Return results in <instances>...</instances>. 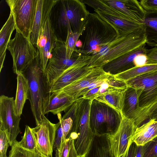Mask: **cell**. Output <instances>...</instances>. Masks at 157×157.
I'll list each match as a JSON object with an SVG mask.
<instances>
[{
  "label": "cell",
  "instance_id": "obj_1",
  "mask_svg": "<svg viewBox=\"0 0 157 157\" xmlns=\"http://www.w3.org/2000/svg\"><path fill=\"white\" fill-rule=\"evenodd\" d=\"M119 37L117 29L96 13H90L76 46L82 55L92 56Z\"/></svg>",
  "mask_w": 157,
  "mask_h": 157
},
{
  "label": "cell",
  "instance_id": "obj_2",
  "mask_svg": "<svg viewBox=\"0 0 157 157\" xmlns=\"http://www.w3.org/2000/svg\"><path fill=\"white\" fill-rule=\"evenodd\" d=\"M145 27L119 36L91 56L87 66L102 67L108 62L146 44Z\"/></svg>",
  "mask_w": 157,
  "mask_h": 157
},
{
  "label": "cell",
  "instance_id": "obj_3",
  "mask_svg": "<svg viewBox=\"0 0 157 157\" xmlns=\"http://www.w3.org/2000/svg\"><path fill=\"white\" fill-rule=\"evenodd\" d=\"M22 74L27 82L29 100L36 124H37L42 119L44 99L50 94L45 75L41 68L38 54Z\"/></svg>",
  "mask_w": 157,
  "mask_h": 157
},
{
  "label": "cell",
  "instance_id": "obj_4",
  "mask_svg": "<svg viewBox=\"0 0 157 157\" xmlns=\"http://www.w3.org/2000/svg\"><path fill=\"white\" fill-rule=\"evenodd\" d=\"M57 23L59 30L65 42L67 34V25L70 24L74 33L81 35L90 13L82 0H58Z\"/></svg>",
  "mask_w": 157,
  "mask_h": 157
},
{
  "label": "cell",
  "instance_id": "obj_5",
  "mask_svg": "<svg viewBox=\"0 0 157 157\" xmlns=\"http://www.w3.org/2000/svg\"><path fill=\"white\" fill-rule=\"evenodd\" d=\"M123 116L120 112L96 99L92 101L90 124L94 135H112L118 129Z\"/></svg>",
  "mask_w": 157,
  "mask_h": 157
},
{
  "label": "cell",
  "instance_id": "obj_6",
  "mask_svg": "<svg viewBox=\"0 0 157 157\" xmlns=\"http://www.w3.org/2000/svg\"><path fill=\"white\" fill-rule=\"evenodd\" d=\"M91 56L83 55L78 50L67 58L65 42L58 39L45 71V76L49 90L54 81L67 69L74 64L89 61Z\"/></svg>",
  "mask_w": 157,
  "mask_h": 157
},
{
  "label": "cell",
  "instance_id": "obj_7",
  "mask_svg": "<svg viewBox=\"0 0 157 157\" xmlns=\"http://www.w3.org/2000/svg\"><path fill=\"white\" fill-rule=\"evenodd\" d=\"M81 98L70 134L73 132L77 135V139L74 140L75 149L79 157H85L94 135L90 124V112L92 101Z\"/></svg>",
  "mask_w": 157,
  "mask_h": 157
},
{
  "label": "cell",
  "instance_id": "obj_8",
  "mask_svg": "<svg viewBox=\"0 0 157 157\" xmlns=\"http://www.w3.org/2000/svg\"><path fill=\"white\" fill-rule=\"evenodd\" d=\"M7 49L12 56L13 72L17 75L21 74L38 54L31 40L17 31L10 41Z\"/></svg>",
  "mask_w": 157,
  "mask_h": 157
},
{
  "label": "cell",
  "instance_id": "obj_9",
  "mask_svg": "<svg viewBox=\"0 0 157 157\" xmlns=\"http://www.w3.org/2000/svg\"><path fill=\"white\" fill-rule=\"evenodd\" d=\"M15 24L16 31L31 40L37 0H6Z\"/></svg>",
  "mask_w": 157,
  "mask_h": 157
},
{
  "label": "cell",
  "instance_id": "obj_10",
  "mask_svg": "<svg viewBox=\"0 0 157 157\" xmlns=\"http://www.w3.org/2000/svg\"><path fill=\"white\" fill-rule=\"evenodd\" d=\"M13 97L4 95L0 97V130L5 132L11 146L20 132L21 118L16 112Z\"/></svg>",
  "mask_w": 157,
  "mask_h": 157
},
{
  "label": "cell",
  "instance_id": "obj_11",
  "mask_svg": "<svg viewBox=\"0 0 157 157\" xmlns=\"http://www.w3.org/2000/svg\"><path fill=\"white\" fill-rule=\"evenodd\" d=\"M136 128L132 120L123 116L116 132L106 135L115 157H121L127 151L132 142V139Z\"/></svg>",
  "mask_w": 157,
  "mask_h": 157
},
{
  "label": "cell",
  "instance_id": "obj_12",
  "mask_svg": "<svg viewBox=\"0 0 157 157\" xmlns=\"http://www.w3.org/2000/svg\"><path fill=\"white\" fill-rule=\"evenodd\" d=\"M38 151L47 157H52L56 124L42 115L40 122L31 128Z\"/></svg>",
  "mask_w": 157,
  "mask_h": 157
},
{
  "label": "cell",
  "instance_id": "obj_13",
  "mask_svg": "<svg viewBox=\"0 0 157 157\" xmlns=\"http://www.w3.org/2000/svg\"><path fill=\"white\" fill-rule=\"evenodd\" d=\"M58 39L49 16L41 29L36 46L41 68L44 75L50 56Z\"/></svg>",
  "mask_w": 157,
  "mask_h": 157
},
{
  "label": "cell",
  "instance_id": "obj_14",
  "mask_svg": "<svg viewBox=\"0 0 157 157\" xmlns=\"http://www.w3.org/2000/svg\"><path fill=\"white\" fill-rule=\"evenodd\" d=\"M113 8L123 14L128 20L144 24L146 11L137 0H103Z\"/></svg>",
  "mask_w": 157,
  "mask_h": 157
},
{
  "label": "cell",
  "instance_id": "obj_15",
  "mask_svg": "<svg viewBox=\"0 0 157 157\" xmlns=\"http://www.w3.org/2000/svg\"><path fill=\"white\" fill-rule=\"evenodd\" d=\"M89 61L76 63L68 68L54 81L49 93L62 89L90 72L94 67L87 66Z\"/></svg>",
  "mask_w": 157,
  "mask_h": 157
},
{
  "label": "cell",
  "instance_id": "obj_16",
  "mask_svg": "<svg viewBox=\"0 0 157 157\" xmlns=\"http://www.w3.org/2000/svg\"><path fill=\"white\" fill-rule=\"evenodd\" d=\"M145 46V44L108 62L101 68L105 73L114 75L136 67L135 62L136 57L141 54H146Z\"/></svg>",
  "mask_w": 157,
  "mask_h": 157
},
{
  "label": "cell",
  "instance_id": "obj_17",
  "mask_svg": "<svg viewBox=\"0 0 157 157\" xmlns=\"http://www.w3.org/2000/svg\"><path fill=\"white\" fill-rule=\"evenodd\" d=\"M75 100L71 96L61 90L48 94L44 99L43 105V113L44 115L49 113L58 115L63 111L69 109Z\"/></svg>",
  "mask_w": 157,
  "mask_h": 157
},
{
  "label": "cell",
  "instance_id": "obj_18",
  "mask_svg": "<svg viewBox=\"0 0 157 157\" xmlns=\"http://www.w3.org/2000/svg\"><path fill=\"white\" fill-rule=\"evenodd\" d=\"M58 1L56 0H37L36 13L30 36L31 42L36 47L41 29Z\"/></svg>",
  "mask_w": 157,
  "mask_h": 157
},
{
  "label": "cell",
  "instance_id": "obj_19",
  "mask_svg": "<svg viewBox=\"0 0 157 157\" xmlns=\"http://www.w3.org/2000/svg\"><path fill=\"white\" fill-rule=\"evenodd\" d=\"M105 73L101 67H94L85 76L59 90L72 97L75 100L77 99V96L82 90Z\"/></svg>",
  "mask_w": 157,
  "mask_h": 157
},
{
  "label": "cell",
  "instance_id": "obj_20",
  "mask_svg": "<svg viewBox=\"0 0 157 157\" xmlns=\"http://www.w3.org/2000/svg\"><path fill=\"white\" fill-rule=\"evenodd\" d=\"M108 84L109 86L105 91L98 95L95 99L107 105L122 114L125 93L127 88L115 87Z\"/></svg>",
  "mask_w": 157,
  "mask_h": 157
},
{
  "label": "cell",
  "instance_id": "obj_21",
  "mask_svg": "<svg viewBox=\"0 0 157 157\" xmlns=\"http://www.w3.org/2000/svg\"><path fill=\"white\" fill-rule=\"evenodd\" d=\"M94 11L101 18L111 23L117 29L119 33V36L144 27V24L135 22L124 18L109 15L98 9Z\"/></svg>",
  "mask_w": 157,
  "mask_h": 157
},
{
  "label": "cell",
  "instance_id": "obj_22",
  "mask_svg": "<svg viewBox=\"0 0 157 157\" xmlns=\"http://www.w3.org/2000/svg\"><path fill=\"white\" fill-rule=\"evenodd\" d=\"M143 90L128 86L125 93L122 114L132 120L139 109V98Z\"/></svg>",
  "mask_w": 157,
  "mask_h": 157
},
{
  "label": "cell",
  "instance_id": "obj_23",
  "mask_svg": "<svg viewBox=\"0 0 157 157\" xmlns=\"http://www.w3.org/2000/svg\"><path fill=\"white\" fill-rule=\"evenodd\" d=\"M157 136V121L149 120L136 128L132 141L138 146H143Z\"/></svg>",
  "mask_w": 157,
  "mask_h": 157
},
{
  "label": "cell",
  "instance_id": "obj_24",
  "mask_svg": "<svg viewBox=\"0 0 157 157\" xmlns=\"http://www.w3.org/2000/svg\"><path fill=\"white\" fill-rule=\"evenodd\" d=\"M85 157H115L106 135H94Z\"/></svg>",
  "mask_w": 157,
  "mask_h": 157
},
{
  "label": "cell",
  "instance_id": "obj_25",
  "mask_svg": "<svg viewBox=\"0 0 157 157\" xmlns=\"http://www.w3.org/2000/svg\"><path fill=\"white\" fill-rule=\"evenodd\" d=\"M16 29L15 24L11 12L7 21L0 31V70L3 67L6 55V51L13 31Z\"/></svg>",
  "mask_w": 157,
  "mask_h": 157
},
{
  "label": "cell",
  "instance_id": "obj_26",
  "mask_svg": "<svg viewBox=\"0 0 157 157\" xmlns=\"http://www.w3.org/2000/svg\"><path fill=\"white\" fill-rule=\"evenodd\" d=\"M17 88L14 106L17 115L20 117L24 104L29 100V91L27 80L23 74L17 75Z\"/></svg>",
  "mask_w": 157,
  "mask_h": 157
},
{
  "label": "cell",
  "instance_id": "obj_27",
  "mask_svg": "<svg viewBox=\"0 0 157 157\" xmlns=\"http://www.w3.org/2000/svg\"><path fill=\"white\" fill-rule=\"evenodd\" d=\"M125 82L128 86L141 89L143 92L147 91L157 85V70Z\"/></svg>",
  "mask_w": 157,
  "mask_h": 157
},
{
  "label": "cell",
  "instance_id": "obj_28",
  "mask_svg": "<svg viewBox=\"0 0 157 157\" xmlns=\"http://www.w3.org/2000/svg\"><path fill=\"white\" fill-rule=\"evenodd\" d=\"M146 44L151 47L157 46V12L146 11L144 22Z\"/></svg>",
  "mask_w": 157,
  "mask_h": 157
},
{
  "label": "cell",
  "instance_id": "obj_29",
  "mask_svg": "<svg viewBox=\"0 0 157 157\" xmlns=\"http://www.w3.org/2000/svg\"><path fill=\"white\" fill-rule=\"evenodd\" d=\"M157 70V64L145 65L135 67L125 71L113 75L124 81L128 80L146 73Z\"/></svg>",
  "mask_w": 157,
  "mask_h": 157
},
{
  "label": "cell",
  "instance_id": "obj_30",
  "mask_svg": "<svg viewBox=\"0 0 157 157\" xmlns=\"http://www.w3.org/2000/svg\"><path fill=\"white\" fill-rule=\"evenodd\" d=\"M148 119L157 121V101L149 107L139 110L132 120L137 128Z\"/></svg>",
  "mask_w": 157,
  "mask_h": 157
},
{
  "label": "cell",
  "instance_id": "obj_31",
  "mask_svg": "<svg viewBox=\"0 0 157 157\" xmlns=\"http://www.w3.org/2000/svg\"><path fill=\"white\" fill-rule=\"evenodd\" d=\"M156 101L157 85L150 89L142 92L139 98V109L138 111L149 107Z\"/></svg>",
  "mask_w": 157,
  "mask_h": 157
},
{
  "label": "cell",
  "instance_id": "obj_32",
  "mask_svg": "<svg viewBox=\"0 0 157 157\" xmlns=\"http://www.w3.org/2000/svg\"><path fill=\"white\" fill-rule=\"evenodd\" d=\"M56 157H79L75 149L74 140L70 136L63 143L55 154Z\"/></svg>",
  "mask_w": 157,
  "mask_h": 157
},
{
  "label": "cell",
  "instance_id": "obj_33",
  "mask_svg": "<svg viewBox=\"0 0 157 157\" xmlns=\"http://www.w3.org/2000/svg\"><path fill=\"white\" fill-rule=\"evenodd\" d=\"M80 35L79 33H74L71 30L70 24H68L67 34L65 42L67 58H70L74 52L78 50L76 44Z\"/></svg>",
  "mask_w": 157,
  "mask_h": 157
},
{
  "label": "cell",
  "instance_id": "obj_34",
  "mask_svg": "<svg viewBox=\"0 0 157 157\" xmlns=\"http://www.w3.org/2000/svg\"><path fill=\"white\" fill-rule=\"evenodd\" d=\"M17 143L20 146L24 148L33 152H39L37 150L31 128L28 125H26L24 135L21 140L17 141Z\"/></svg>",
  "mask_w": 157,
  "mask_h": 157
},
{
  "label": "cell",
  "instance_id": "obj_35",
  "mask_svg": "<svg viewBox=\"0 0 157 157\" xmlns=\"http://www.w3.org/2000/svg\"><path fill=\"white\" fill-rule=\"evenodd\" d=\"M8 157H47L39 152L31 151L20 146L17 140L11 146Z\"/></svg>",
  "mask_w": 157,
  "mask_h": 157
},
{
  "label": "cell",
  "instance_id": "obj_36",
  "mask_svg": "<svg viewBox=\"0 0 157 157\" xmlns=\"http://www.w3.org/2000/svg\"><path fill=\"white\" fill-rule=\"evenodd\" d=\"M142 157H157V136L142 146Z\"/></svg>",
  "mask_w": 157,
  "mask_h": 157
},
{
  "label": "cell",
  "instance_id": "obj_37",
  "mask_svg": "<svg viewBox=\"0 0 157 157\" xmlns=\"http://www.w3.org/2000/svg\"><path fill=\"white\" fill-rule=\"evenodd\" d=\"M110 75L105 73L101 75L96 80L91 83L86 87L82 90L78 94L77 99L83 96L88 90L101 86L106 81Z\"/></svg>",
  "mask_w": 157,
  "mask_h": 157
},
{
  "label": "cell",
  "instance_id": "obj_38",
  "mask_svg": "<svg viewBox=\"0 0 157 157\" xmlns=\"http://www.w3.org/2000/svg\"><path fill=\"white\" fill-rule=\"evenodd\" d=\"M56 124V130L54 143V150L56 152L59 149L63 143L66 140L59 121Z\"/></svg>",
  "mask_w": 157,
  "mask_h": 157
},
{
  "label": "cell",
  "instance_id": "obj_39",
  "mask_svg": "<svg viewBox=\"0 0 157 157\" xmlns=\"http://www.w3.org/2000/svg\"><path fill=\"white\" fill-rule=\"evenodd\" d=\"M10 145L8 139L5 132L0 130V157H8L6 152Z\"/></svg>",
  "mask_w": 157,
  "mask_h": 157
},
{
  "label": "cell",
  "instance_id": "obj_40",
  "mask_svg": "<svg viewBox=\"0 0 157 157\" xmlns=\"http://www.w3.org/2000/svg\"><path fill=\"white\" fill-rule=\"evenodd\" d=\"M140 3L147 12H157V0H141Z\"/></svg>",
  "mask_w": 157,
  "mask_h": 157
},
{
  "label": "cell",
  "instance_id": "obj_41",
  "mask_svg": "<svg viewBox=\"0 0 157 157\" xmlns=\"http://www.w3.org/2000/svg\"><path fill=\"white\" fill-rule=\"evenodd\" d=\"M147 59L146 65L157 64V47L146 50Z\"/></svg>",
  "mask_w": 157,
  "mask_h": 157
},
{
  "label": "cell",
  "instance_id": "obj_42",
  "mask_svg": "<svg viewBox=\"0 0 157 157\" xmlns=\"http://www.w3.org/2000/svg\"><path fill=\"white\" fill-rule=\"evenodd\" d=\"M101 86L88 90L83 96L81 97L82 98L84 99L93 100L99 94Z\"/></svg>",
  "mask_w": 157,
  "mask_h": 157
},
{
  "label": "cell",
  "instance_id": "obj_43",
  "mask_svg": "<svg viewBox=\"0 0 157 157\" xmlns=\"http://www.w3.org/2000/svg\"><path fill=\"white\" fill-rule=\"evenodd\" d=\"M136 145L132 141L127 151L121 157H134Z\"/></svg>",
  "mask_w": 157,
  "mask_h": 157
},
{
  "label": "cell",
  "instance_id": "obj_44",
  "mask_svg": "<svg viewBox=\"0 0 157 157\" xmlns=\"http://www.w3.org/2000/svg\"><path fill=\"white\" fill-rule=\"evenodd\" d=\"M142 146L136 145L134 157H142Z\"/></svg>",
  "mask_w": 157,
  "mask_h": 157
}]
</instances>
